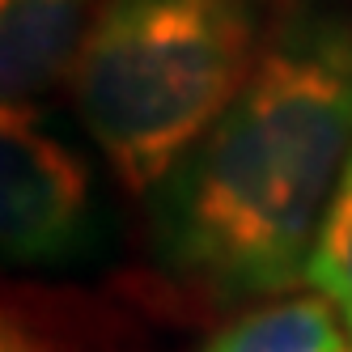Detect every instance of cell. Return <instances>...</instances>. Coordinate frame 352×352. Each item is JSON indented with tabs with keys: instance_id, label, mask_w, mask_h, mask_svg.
Here are the masks:
<instances>
[{
	"instance_id": "6da1fadb",
	"label": "cell",
	"mask_w": 352,
	"mask_h": 352,
	"mask_svg": "<svg viewBox=\"0 0 352 352\" xmlns=\"http://www.w3.org/2000/svg\"><path fill=\"white\" fill-rule=\"evenodd\" d=\"M352 153V9L306 5L263 43L217 123L148 191V246L208 301L276 297L306 280Z\"/></svg>"
},
{
	"instance_id": "9c48e42d",
	"label": "cell",
	"mask_w": 352,
	"mask_h": 352,
	"mask_svg": "<svg viewBox=\"0 0 352 352\" xmlns=\"http://www.w3.org/2000/svg\"><path fill=\"white\" fill-rule=\"evenodd\" d=\"M348 327H352V322H348Z\"/></svg>"
},
{
	"instance_id": "ba28073f",
	"label": "cell",
	"mask_w": 352,
	"mask_h": 352,
	"mask_svg": "<svg viewBox=\"0 0 352 352\" xmlns=\"http://www.w3.org/2000/svg\"><path fill=\"white\" fill-rule=\"evenodd\" d=\"M340 352H352V348H340Z\"/></svg>"
},
{
	"instance_id": "8992f818",
	"label": "cell",
	"mask_w": 352,
	"mask_h": 352,
	"mask_svg": "<svg viewBox=\"0 0 352 352\" xmlns=\"http://www.w3.org/2000/svg\"><path fill=\"white\" fill-rule=\"evenodd\" d=\"M306 285L322 293L352 322V153L331 204H327V217L318 225V238L306 263Z\"/></svg>"
},
{
	"instance_id": "7a4b0ae2",
	"label": "cell",
	"mask_w": 352,
	"mask_h": 352,
	"mask_svg": "<svg viewBox=\"0 0 352 352\" xmlns=\"http://www.w3.org/2000/svg\"><path fill=\"white\" fill-rule=\"evenodd\" d=\"M259 56V0H98L68 81L115 174L153 191Z\"/></svg>"
},
{
	"instance_id": "3957f363",
	"label": "cell",
	"mask_w": 352,
	"mask_h": 352,
	"mask_svg": "<svg viewBox=\"0 0 352 352\" xmlns=\"http://www.w3.org/2000/svg\"><path fill=\"white\" fill-rule=\"evenodd\" d=\"M98 234L89 162L38 119L34 107H5L0 123V238L5 259L52 267L85 255Z\"/></svg>"
},
{
	"instance_id": "52a82bcc",
	"label": "cell",
	"mask_w": 352,
	"mask_h": 352,
	"mask_svg": "<svg viewBox=\"0 0 352 352\" xmlns=\"http://www.w3.org/2000/svg\"><path fill=\"white\" fill-rule=\"evenodd\" d=\"M5 352H64V340L52 331L47 310H30L26 301L5 306Z\"/></svg>"
},
{
	"instance_id": "277c9868",
	"label": "cell",
	"mask_w": 352,
	"mask_h": 352,
	"mask_svg": "<svg viewBox=\"0 0 352 352\" xmlns=\"http://www.w3.org/2000/svg\"><path fill=\"white\" fill-rule=\"evenodd\" d=\"M94 9V0H0L5 107H34V98L68 81Z\"/></svg>"
},
{
	"instance_id": "5b68a950",
	"label": "cell",
	"mask_w": 352,
	"mask_h": 352,
	"mask_svg": "<svg viewBox=\"0 0 352 352\" xmlns=\"http://www.w3.org/2000/svg\"><path fill=\"white\" fill-rule=\"evenodd\" d=\"M348 348L336 306L322 293L285 297L276 306L242 314L204 344V352H340Z\"/></svg>"
}]
</instances>
